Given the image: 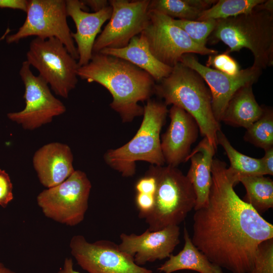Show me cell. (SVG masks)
<instances>
[{
  "mask_svg": "<svg viewBox=\"0 0 273 273\" xmlns=\"http://www.w3.org/2000/svg\"><path fill=\"white\" fill-rule=\"evenodd\" d=\"M225 162L213 159L206 206L195 210L194 245L208 259L232 273H249L259 245L273 238V225L234 190Z\"/></svg>",
  "mask_w": 273,
  "mask_h": 273,
  "instance_id": "1",
  "label": "cell"
},
{
  "mask_svg": "<svg viewBox=\"0 0 273 273\" xmlns=\"http://www.w3.org/2000/svg\"><path fill=\"white\" fill-rule=\"evenodd\" d=\"M77 74L89 83L97 82L112 97L111 108L123 122L132 121L143 115L138 103L154 94V78L147 72L121 58L100 53H93L87 64L79 67Z\"/></svg>",
  "mask_w": 273,
  "mask_h": 273,
  "instance_id": "2",
  "label": "cell"
},
{
  "mask_svg": "<svg viewBox=\"0 0 273 273\" xmlns=\"http://www.w3.org/2000/svg\"><path fill=\"white\" fill-rule=\"evenodd\" d=\"M154 94L164 104L178 106L196 120L201 134L217 149V134L221 130L212 107L210 91L196 71L180 62L171 73L155 85Z\"/></svg>",
  "mask_w": 273,
  "mask_h": 273,
  "instance_id": "3",
  "label": "cell"
},
{
  "mask_svg": "<svg viewBox=\"0 0 273 273\" xmlns=\"http://www.w3.org/2000/svg\"><path fill=\"white\" fill-rule=\"evenodd\" d=\"M213 41L228 46V54L243 48L254 57L253 66L262 70L273 64V13L254 9L236 17L216 20Z\"/></svg>",
  "mask_w": 273,
  "mask_h": 273,
  "instance_id": "4",
  "label": "cell"
},
{
  "mask_svg": "<svg viewBox=\"0 0 273 273\" xmlns=\"http://www.w3.org/2000/svg\"><path fill=\"white\" fill-rule=\"evenodd\" d=\"M143 119L136 134L120 148L109 150L104 155L106 163L124 177L135 173V162L144 161L163 166L160 133L168 113L167 106L151 99L144 106Z\"/></svg>",
  "mask_w": 273,
  "mask_h": 273,
  "instance_id": "5",
  "label": "cell"
},
{
  "mask_svg": "<svg viewBox=\"0 0 273 273\" xmlns=\"http://www.w3.org/2000/svg\"><path fill=\"white\" fill-rule=\"evenodd\" d=\"M149 170L156 177L157 188L153 209L145 219L148 229L178 225L195 206L196 196L191 182L176 167L152 165Z\"/></svg>",
  "mask_w": 273,
  "mask_h": 273,
  "instance_id": "6",
  "label": "cell"
},
{
  "mask_svg": "<svg viewBox=\"0 0 273 273\" xmlns=\"http://www.w3.org/2000/svg\"><path fill=\"white\" fill-rule=\"evenodd\" d=\"M26 56V61L55 94L67 98L78 82L79 66L65 46L55 38L35 37L30 42Z\"/></svg>",
  "mask_w": 273,
  "mask_h": 273,
  "instance_id": "7",
  "label": "cell"
},
{
  "mask_svg": "<svg viewBox=\"0 0 273 273\" xmlns=\"http://www.w3.org/2000/svg\"><path fill=\"white\" fill-rule=\"evenodd\" d=\"M91 189L86 174L75 170L62 183L40 192L36 198L37 203L48 218L74 226L84 218Z\"/></svg>",
  "mask_w": 273,
  "mask_h": 273,
  "instance_id": "8",
  "label": "cell"
},
{
  "mask_svg": "<svg viewBox=\"0 0 273 273\" xmlns=\"http://www.w3.org/2000/svg\"><path fill=\"white\" fill-rule=\"evenodd\" d=\"M26 17L18 31L6 37L9 44L35 36L41 39L55 38L76 60L78 54L67 23L66 1L29 0Z\"/></svg>",
  "mask_w": 273,
  "mask_h": 273,
  "instance_id": "9",
  "label": "cell"
},
{
  "mask_svg": "<svg viewBox=\"0 0 273 273\" xmlns=\"http://www.w3.org/2000/svg\"><path fill=\"white\" fill-rule=\"evenodd\" d=\"M150 19L142 33L153 55L162 63L173 67L186 54L212 55L214 49L201 46L173 22V19L156 11L149 10Z\"/></svg>",
  "mask_w": 273,
  "mask_h": 273,
  "instance_id": "10",
  "label": "cell"
},
{
  "mask_svg": "<svg viewBox=\"0 0 273 273\" xmlns=\"http://www.w3.org/2000/svg\"><path fill=\"white\" fill-rule=\"evenodd\" d=\"M69 248L77 263L88 273H153L138 265L132 256L109 240L90 242L83 236L76 235L71 238Z\"/></svg>",
  "mask_w": 273,
  "mask_h": 273,
  "instance_id": "11",
  "label": "cell"
},
{
  "mask_svg": "<svg viewBox=\"0 0 273 273\" xmlns=\"http://www.w3.org/2000/svg\"><path fill=\"white\" fill-rule=\"evenodd\" d=\"M19 74L25 88V106L20 111L8 113L9 119L25 129L33 130L65 112L64 104L52 94L49 85L41 77L33 74L26 61L22 62Z\"/></svg>",
  "mask_w": 273,
  "mask_h": 273,
  "instance_id": "12",
  "label": "cell"
},
{
  "mask_svg": "<svg viewBox=\"0 0 273 273\" xmlns=\"http://www.w3.org/2000/svg\"><path fill=\"white\" fill-rule=\"evenodd\" d=\"M112 9L109 22L95 41L93 53L105 48L126 47L131 39L140 34L148 25L150 0H110Z\"/></svg>",
  "mask_w": 273,
  "mask_h": 273,
  "instance_id": "13",
  "label": "cell"
},
{
  "mask_svg": "<svg viewBox=\"0 0 273 273\" xmlns=\"http://www.w3.org/2000/svg\"><path fill=\"white\" fill-rule=\"evenodd\" d=\"M180 62L198 73L207 84L212 97L213 113L219 123L234 94L245 85H253L262 72L261 69L252 65L240 70L236 75H229L202 64L193 54L184 55Z\"/></svg>",
  "mask_w": 273,
  "mask_h": 273,
  "instance_id": "14",
  "label": "cell"
},
{
  "mask_svg": "<svg viewBox=\"0 0 273 273\" xmlns=\"http://www.w3.org/2000/svg\"><path fill=\"white\" fill-rule=\"evenodd\" d=\"M178 225H170L150 231L148 229L140 235L122 233L119 248L132 256L139 265L168 258L179 243Z\"/></svg>",
  "mask_w": 273,
  "mask_h": 273,
  "instance_id": "15",
  "label": "cell"
},
{
  "mask_svg": "<svg viewBox=\"0 0 273 273\" xmlns=\"http://www.w3.org/2000/svg\"><path fill=\"white\" fill-rule=\"evenodd\" d=\"M169 113L170 123L162 135L161 149L165 163L177 167L187 162L200 131L194 118L182 108L172 105Z\"/></svg>",
  "mask_w": 273,
  "mask_h": 273,
  "instance_id": "16",
  "label": "cell"
},
{
  "mask_svg": "<svg viewBox=\"0 0 273 273\" xmlns=\"http://www.w3.org/2000/svg\"><path fill=\"white\" fill-rule=\"evenodd\" d=\"M67 16L73 20L76 28L71 36L76 44L79 67L88 63L93 56V48L103 25L109 20L112 9L109 5L97 12L89 13L81 1H66Z\"/></svg>",
  "mask_w": 273,
  "mask_h": 273,
  "instance_id": "17",
  "label": "cell"
},
{
  "mask_svg": "<svg viewBox=\"0 0 273 273\" xmlns=\"http://www.w3.org/2000/svg\"><path fill=\"white\" fill-rule=\"evenodd\" d=\"M73 160L72 151L67 145L53 142L37 150L32 162L40 183L50 188L62 183L74 172Z\"/></svg>",
  "mask_w": 273,
  "mask_h": 273,
  "instance_id": "18",
  "label": "cell"
},
{
  "mask_svg": "<svg viewBox=\"0 0 273 273\" xmlns=\"http://www.w3.org/2000/svg\"><path fill=\"white\" fill-rule=\"evenodd\" d=\"M216 149L204 138L190 152L191 165L186 175L196 196L194 210L206 206L212 183V164Z\"/></svg>",
  "mask_w": 273,
  "mask_h": 273,
  "instance_id": "19",
  "label": "cell"
},
{
  "mask_svg": "<svg viewBox=\"0 0 273 273\" xmlns=\"http://www.w3.org/2000/svg\"><path fill=\"white\" fill-rule=\"evenodd\" d=\"M99 53L121 58L149 73L157 82L167 77L172 67L159 61L151 52L147 40L141 33L130 40L128 44L119 49L105 48Z\"/></svg>",
  "mask_w": 273,
  "mask_h": 273,
  "instance_id": "20",
  "label": "cell"
},
{
  "mask_svg": "<svg viewBox=\"0 0 273 273\" xmlns=\"http://www.w3.org/2000/svg\"><path fill=\"white\" fill-rule=\"evenodd\" d=\"M184 246L177 254H171L157 270L161 273H172L180 270H190L199 273H223L222 269L211 262L194 245L186 226L184 229Z\"/></svg>",
  "mask_w": 273,
  "mask_h": 273,
  "instance_id": "21",
  "label": "cell"
},
{
  "mask_svg": "<svg viewBox=\"0 0 273 273\" xmlns=\"http://www.w3.org/2000/svg\"><path fill=\"white\" fill-rule=\"evenodd\" d=\"M263 111V108L255 99L252 85H246L237 90L230 100L221 121L247 129L259 118Z\"/></svg>",
  "mask_w": 273,
  "mask_h": 273,
  "instance_id": "22",
  "label": "cell"
},
{
  "mask_svg": "<svg viewBox=\"0 0 273 273\" xmlns=\"http://www.w3.org/2000/svg\"><path fill=\"white\" fill-rule=\"evenodd\" d=\"M215 0H152L149 10L156 11L172 19L197 20L200 14L210 8Z\"/></svg>",
  "mask_w": 273,
  "mask_h": 273,
  "instance_id": "23",
  "label": "cell"
},
{
  "mask_svg": "<svg viewBox=\"0 0 273 273\" xmlns=\"http://www.w3.org/2000/svg\"><path fill=\"white\" fill-rule=\"evenodd\" d=\"M246 190L244 201L259 214L273 207V180L264 175H248L239 178Z\"/></svg>",
  "mask_w": 273,
  "mask_h": 273,
  "instance_id": "24",
  "label": "cell"
},
{
  "mask_svg": "<svg viewBox=\"0 0 273 273\" xmlns=\"http://www.w3.org/2000/svg\"><path fill=\"white\" fill-rule=\"evenodd\" d=\"M217 143L223 148L228 156L230 163L228 171L237 184L242 176L264 175L261 159L251 157L238 151L221 130L217 134Z\"/></svg>",
  "mask_w": 273,
  "mask_h": 273,
  "instance_id": "25",
  "label": "cell"
},
{
  "mask_svg": "<svg viewBox=\"0 0 273 273\" xmlns=\"http://www.w3.org/2000/svg\"><path fill=\"white\" fill-rule=\"evenodd\" d=\"M264 0H219L204 11L197 21L223 19L252 12Z\"/></svg>",
  "mask_w": 273,
  "mask_h": 273,
  "instance_id": "26",
  "label": "cell"
},
{
  "mask_svg": "<svg viewBox=\"0 0 273 273\" xmlns=\"http://www.w3.org/2000/svg\"><path fill=\"white\" fill-rule=\"evenodd\" d=\"M263 108L261 116L247 129L243 139L265 150L273 147V111L271 108Z\"/></svg>",
  "mask_w": 273,
  "mask_h": 273,
  "instance_id": "27",
  "label": "cell"
},
{
  "mask_svg": "<svg viewBox=\"0 0 273 273\" xmlns=\"http://www.w3.org/2000/svg\"><path fill=\"white\" fill-rule=\"evenodd\" d=\"M173 22L184 30L196 43L206 47L207 40L213 32L217 21L213 19L197 21L173 19Z\"/></svg>",
  "mask_w": 273,
  "mask_h": 273,
  "instance_id": "28",
  "label": "cell"
},
{
  "mask_svg": "<svg viewBox=\"0 0 273 273\" xmlns=\"http://www.w3.org/2000/svg\"><path fill=\"white\" fill-rule=\"evenodd\" d=\"M249 273H273V238L259 245Z\"/></svg>",
  "mask_w": 273,
  "mask_h": 273,
  "instance_id": "29",
  "label": "cell"
},
{
  "mask_svg": "<svg viewBox=\"0 0 273 273\" xmlns=\"http://www.w3.org/2000/svg\"><path fill=\"white\" fill-rule=\"evenodd\" d=\"M205 66L231 76L236 75L240 71L238 63L226 52L209 55Z\"/></svg>",
  "mask_w": 273,
  "mask_h": 273,
  "instance_id": "30",
  "label": "cell"
},
{
  "mask_svg": "<svg viewBox=\"0 0 273 273\" xmlns=\"http://www.w3.org/2000/svg\"><path fill=\"white\" fill-rule=\"evenodd\" d=\"M13 184L5 170L0 169V206L6 208L13 199Z\"/></svg>",
  "mask_w": 273,
  "mask_h": 273,
  "instance_id": "31",
  "label": "cell"
},
{
  "mask_svg": "<svg viewBox=\"0 0 273 273\" xmlns=\"http://www.w3.org/2000/svg\"><path fill=\"white\" fill-rule=\"evenodd\" d=\"M264 156L260 158L265 175H273V147L264 150Z\"/></svg>",
  "mask_w": 273,
  "mask_h": 273,
  "instance_id": "32",
  "label": "cell"
},
{
  "mask_svg": "<svg viewBox=\"0 0 273 273\" xmlns=\"http://www.w3.org/2000/svg\"><path fill=\"white\" fill-rule=\"evenodd\" d=\"M27 0H0V8H8L26 12Z\"/></svg>",
  "mask_w": 273,
  "mask_h": 273,
  "instance_id": "33",
  "label": "cell"
},
{
  "mask_svg": "<svg viewBox=\"0 0 273 273\" xmlns=\"http://www.w3.org/2000/svg\"><path fill=\"white\" fill-rule=\"evenodd\" d=\"M82 3L86 7L90 8L94 12H97L109 6L107 0H83Z\"/></svg>",
  "mask_w": 273,
  "mask_h": 273,
  "instance_id": "34",
  "label": "cell"
},
{
  "mask_svg": "<svg viewBox=\"0 0 273 273\" xmlns=\"http://www.w3.org/2000/svg\"><path fill=\"white\" fill-rule=\"evenodd\" d=\"M57 273H80L74 268L73 259L66 257L64 261L63 266L58 270Z\"/></svg>",
  "mask_w": 273,
  "mask_h": 273,
  "instance_id": "35",
  "label": "cell"
},
{
  "mask_svg": "<svg viewBox=\"0 0 273 273\" xmlns=\"http://www.w3.org/2000/svg\"><path fill=\"white\" fill-rule=\"evenodd\" d=\"M255 9L257 10H263L271 13H273V1L264 0L262 3L258 5L255 8Z\"/></svg>",
  "mask_w": 273,
  "mask_h": 273,
  "instance_id": "36",
  "label": "cell"
},
{
  "mask_svg": "<svg viewBox=\"0 0 273 273\" xmlns=\"http://www.w3.org/2000/svg\"><path fill=\"white\" fill-rule=\"evenodd\" d=\"M0 273H16L13 270L6 267L3 263L0 262Z\"/></svg>",
  "mask_w": 273,
  "mask_h": 273,
  "instance_id": "37",
  "label": "cell"
},
{
  "mask_svg": "<svg viewBox=\"0 0 273 273\" xmlns=\"http://www.w3.org/2000/svg\"><path fill=\"white\" fill-rule=\"evenodd\" d=\"M11 31V30L8 27L4 33L3 34V35L0 37V42L5 39L7 36L8 35V34Z\"/></svg>",
  "mask_w": 273,
  "mask_h": 273,
  "instance_id": "38",
  "label": "cell"
}]
</instances>
